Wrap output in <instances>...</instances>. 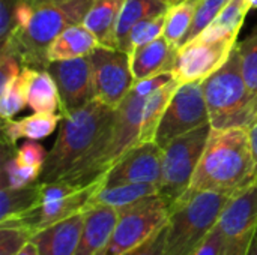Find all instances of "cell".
Returning a JSON list of instances; mask_svg holds the SVG:
<instances>
[{
	"label": "cell",
	"mask_w": 257,
	"mask_h": 255,
	"mask_svg": "<svg viewBox=\"0 0 257 255\" xmlns=\"http://www.w3.org/2000/svg\"><path fill=\"white\" fill-rule=\"evenodd\" d=\"M223 252V237L215 225L214 230L206 236V239L190 255H221Z\"/></svg>",
	"instance_id": "38"
},
{
	"label": "cell",
	"mask_w": 257,
	"mask_h": 255,
	"mask_svg": "<svg viewBox=\"0 0 257 255\" xmlns=\"http://www.w3.org/2000/svg\"><path fill=\"white\" fill-rule=\"evenodd\" d=\"M42 168L23 165L17 159V147L2 141L0 188H23L39 180Z\"/></svg>",
	"instance_id": "28"
},
{
	"label": "cell",
	"mask_w": 257,
	"mask_h": 255,
	"mask_svg": "<svg viewBox=\"0 0 257 255\" xmlns=\"http://www.w3.org/2000/svg\"><path fill=\"white\" fill-rule=\"evenodd\" d=\"M84 224V212L75 213L38 231L32 242L39 255H74Z\"/></svg>",
	"instance_id": "18"
},
{
	"label": "cell",
	"mask_w": 257,
	"mask_h": 255,
	"mask_svg": "<svg viewBox=\"0 0 257 255\" xmlns=\"http://www.w3.org/2000/svg\"><path fill=\"white\" fill-rule=\"evenodd\" d=\"M101 182L89 186H77L65 180H56L50 183H41V201L29 213L0 222V227H20L29 230L33 236L75 213L84 212L90 204L92 197L99 189Z\"/></svg>",
	"instance_id": "6"
},
{
	"label": "cell",
	"mask_w": 257,
	"mask_h": 255,
	"mask_svg": "<svg viewBox=\"0 0 257 255\" xmlns=\"http://www.w3.org/2000/svg\"><path fill=\"white\" fill-rule=\"evenodd\" d=\"M27 105L33 113H60V98L54 78L47 69L23 66Z\"/></svg>",
	"instance_id": "19"
},
{
	"label": "cell",
	"mask_w": 257,
	"mask_h": 255,
	"mask_svg": "<svg viewBox=\"0 0 257 255\" xmlns=\"http://www.w3.org/2000/svg\"><path fill=\"white\" fill-rule=\"evenodd\" d=\"M164 24H166V12L160 14V15L149 17V18L137 23L128 36V48H126L128 56L136 48L143 47V45L161 38L164 33Z\"/></svg>",
	"instance_id": "31"
},
{
	"label": "cell",
	"mask_w": 257,
	"mask_h": 255,
	"mask_svg": "<svg viewBox=\"0 0 257 255\" xmlns=\"http://www.w3.org/2000/svg\"><path fill=\"white\" fill-rule=\"evenodd\" d=\"M117 212L113 234L99 255H123L145 243L167 224L170 206L157 194Z\"/></svg>",
	"instance_id": "8"
},
{
	"label": "cell",
	"mask_w": 257,
	"mask_h": 255,
	"mask_svg": "<svg viewBox=\"0 0 257 255\" xmlns=\"http://www.w3.org/2000/svg\"><path fill=\"white\" fill-rule=\"evenodd\" d=\"M256 182L248 129H211L190 188L232 197Z\"/></svg>",
	"instance_id": "1"
},
{
	"label": "cell",
	"mask_w": 257,
	"mask_h": 255,
	"mask_svg": "<svg viewBox=\"0 0 257 255\" xmlns=\"http://www.w3.org/2000/svg\"><path fill=\"white\" fill-rule=\"evenodd\" d=\"M200 0H179L169 5L166 11V24L163 36L176 48H179L191 27L196 9Z\"/></svg>",
	"instance_id": "29"
},
{
	"label": "cell",
	"mask_w": 257,
	"mask_h": 255,
	"mask_svg": "<svg viewBox=\"0 0 257 255\" xmlns=\"http://www.w3.org/2000/svg\"><path fill=\"white\" fill-rule=\"evenodd\" d=\"M62 114H50V113H33L20 120H3L2 125V137L5 143L17 144L18 140H42L51 135L57 125L62 120Z\"/></svg>",
	"instance_id": "22"
},
{
	"label": "cell",
	"mask_w": 257,
	"mask_h": 255,
	"mask_svg": "<svg viewBox=\"0 0 257 255\" xmlns=\"http://www.w3.org/2000/svg\"><path fill=\"white\" fill-rule=\"evenodd\" d=\"M241 59L242 75L251 98L254 122L257 120V27L241 42L236 44Z\"/></svg>",
	"instance_id": "30"
},
{
	"label": "cell",
	"mask_w": 257,
	"mask_h": 255,
	"mask_svg": "<svg viewBox=\"0 0 257 255\" xmlns=\"http://www.w3.org/2000/svg\"><path fill=\"white\" fill-rule=\"evenodd\" d=\"M47 153L48 152L36 140H26L17 149V159L23 165L42 168L44 167V162L47 159Z\"/></svg>",
	"instance_id": "36"
},
{
	"label": "cell",
	"mask_w": 257,
	"mask_h": 255,
	"mask_svg": "<svg viewBox=\"0 0 257 255\" xmlns=\"http://www.w3.org/2000/svg\"><path fill=\"white\" fill-rule=\"evenodd\" d=\"M248 137H250V146H251V152H253V158H254V164H256L257 177V120L248 128Z\"/></svg>",
	"instance_id": "39"
},
{
	"label": "cell",
	"mask_w": 257,
	"mask_h": 255,
	"mask_svg": "<svg viewBox=\"0 0 257 255\" xmlns=\"http://www.w3.org/2000/svg\"><path fill=\"white\" fill-rule=\"evenodd\" d=\"M149 95L140 90L136 84L126 98L114 111L111 143L107 152V168L110 170L120 156L140 143L142 129V111L145 101Z\"/></svg>",
	"instance_id": "15"
},
{
	"label": "cell",
	"mask_w": 257,
	"mask_h": 255,
	"mask_svg": "<svg viewBox=\"0 0 257 255\" xmlns=\"http://www.w3.org/2000/svg\"><path fill=\"white\" fill-rule=\"evenodd\" d=\"M41 201V183L23 188H0V222L17 219L33 210Z\"/></svg>",
	"instance_id": "27"
},
{
	"label": "cell",
	"mask_w": 257,
	"mask_h": 255,
	"mask_svg": "<svg viewBox=\"0 0 257 255\" xmlns=\"http://www.w3.org/2000/svg\"><path fill=\"white\" fill-rule=\"evenodd\" d=\"M205 125L211 123L202 81L181 84L160 122L155 143L164 149L172 140Z\"/></svg>",
	"instance_id": "9"
},
{
	"label": "cell",
	"mask_w": 257,
	"mask_h": 255,
	"mask_svg": "<svg viewBox=\"0 0 257 255\" xmlns=\"http://www.w3.org/2000/svg\"><path fill=\"white\" fill-rule=\"evenodd\" d=\"M167 8H169V5L164 3L163 0H125L122 11H120L117 29H116L117 50H122L126 53L128 36H130L133 27L137 23H140L142 20L164 14L167 11Z\"/></svg>",
	"instance_id": "23"
},
{
	"label": "cell",
	"mask_w": 257,
	"mask_h": 255,
	"mask_svg": "<svg viewBox=\"0 0 257 255\" xmlns=\"http://www.w3.org/2000/svg\"><path fill=\"white\" fill-rule=\"evenodd\" d=\"M119 212L105 204H89L84 209V224L74 255H99L116 227Z\"/></svg>",
	"instance_id": "16"
},
{
	"label": "cell",
	"mask_w": 257,
	"mask_h": 255,
	"mask_svg": "<svg viewBox=\"0 0 257 255\" xmlns=\"http://www.w3.org/2000/svg\"><path fill=\"white\" fill-rule=\"evenodd\" d=\"M125 0H93L89 12L83 20V26L93 33L99 45L117 48L116 29Z\"/></svg>",
	"instance_id": "21"
},
{
	"label": "cell",
	"mask_w": 257,
	"mask_h": 255,
	"mask_svg": "<svg viewBox=\"0 0 257 255\" xmlns=\"http://www.w3.org/2000/svg\"><path fill=\"white\" fill-rule=\"evenodd\" d=\"M33 234L20 227H0V255H15L21 251Z\"/></svg>",
	"instance_id": "34"
},
{
	"label": "cell",
	"mask_w": 257,
	"mask_h": 255,
	"mask_svg": "<svg viewBox=\"0 0 257 255\" xmlns=\"http://www.w3.org/2000/svg\"><path fill=\"white\" fill-rule=\"evenodd\" d=\"M245 255H257V230L256 233H254V237H253L251 243H250V246H248V249H247V252H245Z\"/></svg>",
	"instance_id": "41"
},
{
	"label": "cell",
	"mask_w": 257,
	"mask_h": 255,
	"mask_svg": "<svg viewBox=\"0 0 257 255\" xmlns=\"http://www.w3.org/2000/svg\"><path fill=\"white\" fill-rule=\"evenodd\" d=\"M166 231H167V224L163 228H160L154 236H151L145 243H142L136 249L123 255H163L164 243H166Z\"/></svg>",
	"instance_id": "37"
},
{
	"label": "cell",
	"mask_w": 257,
	"mask_h": 255,
	"mask_svg": "<svg viewBox=\"0 0 257 255\" xmlns=\"http://www.w3.org/2000/svg\"><path fill=\"white\" fill-rule=\"evenodd\" d=\"M238 44V36H229L218 41L193 39L179 47L173 78L179 84L203 81L218 71L230 57Z\"/></svg>",
	"instance_id": "12"
},
{
	"label": "cell",
	"mask_w": 257,
	"mask_h": 255,
	"mask_svg": "<svg viewBox=\"0 0 257 255\" xmlns=\"http://www.w3.org/2000/svg\"><path fill=\"white\" fill-rule=\"evenodd\" d=\"M212 129L250 128L254 123L251 98L235 47L227 62L202 81Z\"/></svg>",
	"instance_id": "5"
},
{
	"label": "cell",
	"mask_w": 257,
	"mask_h": 255,
	"mask_svg": "<svg viewBox=\"0 0 257 255\" xmlns=\"http://www.w3.org/2000/svg\"><path fill=\"white\" fill-rule=\"evenodd\" d=\"M47 71L51 74L57 84L60 98V114L63 117L96 99L92 63L89 56L71 60L50 62Z\"/></svg>",
	"instance_id": "13"
},
{
	"label": "cell",
	"mask_w": 257,
	"mask_h": 255,
	"mask_svg": "<svg viewBox=\"0 0 257 255\" xmlns=\"http://www.w3.org/2000/svg\"><path fill=\"white\" fill-rule=\"evenodd\" d=\"M217 227L223 237L221 255H245L257 230V182L229 198Z\"/></svg>",
	"instance_id": "10"
},
{
	"label": "cell",
	"mask_w": 257,
	"mask_h": 255,
	"mask_svg": "<svg viewBox=\"0 0 257 255\" xmlns=\"http://www.w3.org/2000/svg\"><path fill=\"white\" fill-rule=\"evenodd\" d=\"M99 47L98 39L83 24L66 27L48 47V62L71 60L90 56Z\"/></svg>",
	"instance_id": "20"
},
{
	"label": "cell",
	"mask_w": 257,
	"mask_h": 255,
	"mask_svg": "<svg viewBox=\"0 0 257 255\" xmlns=\"http://www.w3.org/2000/svg\"><path fill=\"white\" fill-rule=\"evenodd\" d=\"M251 6L248 0H229L215 20L196 38L202 41H218L229 36H238Z\"/></svg>",
	"instance_id": "25"
},
{
	"label": "cell",
	"mask_w": 257,
	"mask_h": 255,
	"mask_svg": "<svg viewBox=\"0 0 257 255\" xmlns=\"http://www.w3.org/2000/svg\"><path fill=\"white\" fill-rule=\"evenodd\" d=\"M178 50L164 36L136 48L130 54V65L134 81H143L163 74H172Z\"/></svg>",
	"instance_id": "17"
},
{
	"label": "cell",
	"mask_w": 257,
	"mask_h": 255,
	"mask_svg": "<svg viewBox=\"0 0 257 255\" xmlns=\"http://www.w3.org/2000/svg\"><path fill=\"white\" fill-rule=\"evenodd\" d=\"M27 105L24 78L20 74L14 81L0 89V116L3 120L12 119Z\"/></svg>",
	"instance_id": "32"
},
{
	"label": "cell",
	"mask_w": 257,
	"mask_h": 255,
	"mask_svg": "<svg viewBox=\"0 0 257 255\" xmlns=\"http://www.w3.org/2000/svg\"><path fill=\"white\" fill-rule=\"evenodd\" d=\"M15 255H39L38 254V246L30 240L21 251H18Z\"/></svg>",
	"instance_id": "40"
},
{
	"label": "cell",
	"mask_w": 257,
	"mask_h": 255,
	"mask_svg": "<svg viewBox=\"0 0 257 255\" xmlns=\"http://www.w3.org/2000/svg\"><path fill=\"white\" fill-rule=\"evenodd\" d=\"M179 81L175 78L169 83L158 87L155 92H152L143 105L142 111V129H140V143L145 141H155L157 129L160 126V122L175 95V92L179 87Z\"/></svg>",
	"instance_id": "24"
},
{
	"label": "cell",
	"mask_w": 257,
	"mask_h": 255,
	"mask_svg": "<svg viewBox=\"0 0 257 255\" xmlns=\"http://www.w3.org/2000/svg\"><path fill=\"white\" fill-rule=\"evenodd\" d=\"M116 108L93 99L86 107L62 117L53 147L47 153L39 183L60 180L96 144L114 119Z\"/></svg>",
	"instance_id": "2"
},
{
	"label": "cell",
	"mask_w": 257,
	"mask_h": 255,
	"mask_svg": "<svg viewBox=\"0 0 257 255\" xmlns=\"http://www.w3.org/2000/svg\"><path fill=\"white\" fill-rule=\"evenodd\" d=\"M157 194L158 185L155 183H125L107 188L99 186V189L92 197L90 204H105L119 210Z\"/></svg>",
	"instance_id": "26"
},
{
	"label": "cell",
	"mask_w": 257,
	"mask_h": 255,
	"mask_svg": "<svg viewBox=\"0 0 257 255\" xmlns=\"http://www.w3.org/2000/svg\"><path fill=\"white\" fill-rule=\"evenodd\" d=\"M229 195L190 188L170 206L163 255H190L214 230Z\"/></svg>",
	"instance_id": "4"
},
{
	"label": "cell",
	"mask_w": 257,
	"mask_h": 255,
	"mask_svg": "<svg viewBox=\"0 0 257 255\" xmlns=\"http://www.w3.org/2000/svg\"><path fill=\"white\" fill-rule=\"evenodd\" d=\"M89 57L92 63L95 98L111 108H117L136 84L130 56L122 50L99 45Z\"/></svg>",
	"instance_id": "11"
},
{
	"label": "cell",
	"mask_w": 257,
	"mask_h": 255,
	"mask_svg": "<svg viewBox=\"0 0 257 255\" xmlns=\"http://www.w3.org/2000/svg\"><path fill=\"white\" fill-rule=\"evenodd\" d=\"M227 2L229 0H200L199 6L196 9V14H194L191 27H190L182 45L196 39L215 20V17L221 12V9L226 6Z\"/></svg>",
	"instance_id": "33"
},
{
	"label": "cell",
	"mask_w": 257,
	"mask_h": 255,
	"mask_svg": "<svg viewBox=\"0 0 257 255\" xmlns=\"http://www.w3.org/2000/svg\"><path fill=\"white\" fill-rule=\"evenodd\" d=\"M164 3H167V5H172V3H176V2H179V0H163Z\"/></svg>",
	"instance_id": "43"
},
{
	"label": "cell",
	"mask_w": 257,
	"mask_h": 255,
	"mask_svg": "<svg viewBox=\"0 0 257 255\" xmlns=\"http://www.w3.org/2000/svg\"><path fill=\"white\" fill-rule=\"evenodd\" d=\"M211 129V125H205L172 140L163 149V173L158 195L164 198L169 206L190 189Z\"/></svg>",
	"instance_id": "7"
},
{
	"label": "cell",
	"mask_w": 257,
	"mask_h": 255,
	"mask_svg": "<svg viewBox=\"0 0 257 255\" xmlns=\"http://www.w3.org/2000/svg\"><path fill=\"white\" fill-rule=\"evenodd\" d=\"M93 0H54L38 6L29 24L21 29L0 51L18 57L23 66L47 69V50L51 42L69 26L83 24Z\"/></svg>",
	"instance_id": "3"
},
{
	"label": "cell",
	"mask_w": 257,
	"mask_h": 255,
	"mask_svg": "<svg viewBox=\"0 0 257 255\" xmlns=\"http://www.w3.org/2000/svg\"><path fill=\"white\" fill-rule=\"evenodd\" d=\"M163 173V147L155 141L137 143L105 173L101 188L125 183L160 185Z\"/></svg>",
	"instance_id": "14"
},
{
	"label": "cell",
	"mask_w": 257,
	"mask_h": 255,
	"mask_svg": "<svg viewBox=\"0 0 257 255\" xmlns=\"http://www.w3.org/2000/svg\"><path fill=\"white\" fill-rule=\"evenodd\" d=\"M17 2L0 0V47L6 45L18 32L17 27Z\"/></svg>",
	"instance_id": "35"
},
{
	"label": "cell",
	"mask_w": 257,
	"mask_h": 255,
	"mask_svg": "<svg viewBox=\"0 0 257 255\" xmlns=\"http://www.w3.org/2000/svg\"><path fill=\"white\" fill-rule=\"evenodd\" d=\"M248 3H250L251 9H257V0H248Z\"/></svg>",
	"instance_id": "42"
}]
</instances>
